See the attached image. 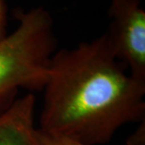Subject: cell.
Here are the masks:
<instances>
[{"label": "cell", "instance_id": "3", "mask_svg": "<svg viewBox=\"0 0 145 145\" xmlns=\"http://www.w3.org/2000/svg\"><path fill=\"white\" fill-rule=\"evenodd\" d=\"M106 34L116 58L145 83V11L141 0H110Z\"/></svg>", "mask_w": 145, "mask_h": 145}, {"label": "cell", "instance_id": "4", "mask_svg": "<svg viewBox=\"0 0 145 145\" xmlns=\"http://www.w3.org/2000/svg\"><path fill=\"white\" fill-rule=\"evenodd\" d=\"M35 97H19L0 114V145H42L35 123Z\"/></svg>", "mask_w": 145, "mask_h": 145}, {"label": "cell", "instance_id": "6", "mask_svg": "<svg viewBox=\"0 0 145 145\" xmlns=\"http://www.w3.org/2000/svg\"><path fill=\"white\" fill-rule=\"evenodd\" d=\"M7 11H8V7H7L6 0H0V39H2L8 35Z\"/></svg>", "mask_w": 145, "mask_h": 145}, {"label": "cell", "instance_id": "2", "mask_svg": "<svg viewBox=\"0 0 145 145\" xmlns=\"http://www.w3.org/2000/svg\"><path fill=\"white\" fill-rule=\"evenodd\" d=\"M15 17L16 29L0 39V114L15 102L20 89L42 91L58 44L45 8L17 10Z\"/></svg>", "mask_w": 145, "mask_h": 145}, {"label": "cell", "instance_id": "1", "mask_svg": "<svg viewBox=\"0 0 145 145\" xmlns=\"http://www.w3.org/2000/svg\"><path fill=\"white\" fill-rule=\"evenodd\" d=\"M39 131L84 145L112 140L122 126L144 122L145 83L116 58L106 34L51 58Z\"/></svg>", "mask_w": 145, "mask_h": 145}, {"label": "cell", "instance_id": "5", "mask_svg": "<svg viewBox=\"0 0 145 145\" xmlns=\"http://www.w3.org/2000/svg\"><path fill=\"white\" fill-rule=\"evenodd\" d=\"M39 133H40V140H41L42 145H84L79 142H76V141L68 140V138L49 136L42 133L40 131Z\"/></svg>", "mask_w": 145, "mask_h": 145}]
</instances>
